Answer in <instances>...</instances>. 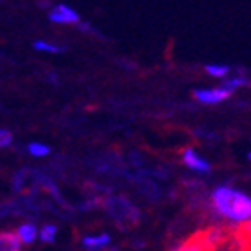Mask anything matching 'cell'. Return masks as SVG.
Masks as SVG:
<instances>
[{
    "label": "cell",
    "mask_w": 251,
    "mask_h": 251,
    "mask_svg": "<svg viewBox=\"0 0 251 251\" xmlns=\"http://www.w3.org/2000/svg\"><path fill=\"white\" fill-rule=\"evenodd\" d=\"M212 204L217 214L230 219L237 226L250 225L251 199L246 194L233 190L230 187H219L212 194Z\"/></svg>",
    "instance_id": "cell-1"
},
{
    "label": "cell",
    "mask_w": 251,
    "mask_h": 251,
    "mask_svg": "<svg viewBox=\"0 0 251 251\" xmlns=\"http://www.w3.org/2000/svg\"><path fill=\"white\" fill-rule=\"evenodd\" d=\"M104 208L111 219L121 226H133L140 221V210L124 196H111L104 201Z\"/></svg>",
    "instance_id": "cell-2"
},
{
    "label": "cell",
    "mask_w": 251,
    "mask_h": 251,
    "mask_svg": "<svg viewBox=\"0 0 251 251\" xmlns=\"http://www.w3.org/2000/svg\"><path fill=\"white\" fill-rule=\"evenodd\" d=\"M230 92L225 90L223 86L219 88H208V90H196L194 92V97L199 100V102H204V104H217L221 100H225L230 97Z\"/></svg>",
    "instance_id": "cell-3"
},
{
    "label": "cell",
    "mask_w": 251,
    "mask_h": 251,
    "mask_svg": "<svg viewBox=\"0 0 251 251\" xmlns=\"http://www.w3.org/2000/svg\"><path fill=\"white\" fill-rule=\"evenodd\" d=\"M49 18H50V22H54V24H61V25H65V24H75V22H79L77 13H75L72 7H68V5H65V4L56 5V7L50 11Z\"/></svg>",
    "instance_id": "cell-4"
},
{
    "label": "cell",
    "mask_w": 251,
    "mask_h": 251,
    "mask_svg": "<svg viewBox=\"0 0 251 251\" xmlns=\"http://www.w3.org/2000/svg\"><path fill=\"white\" fill-rule=\"evenodd\" d=\"M176 251H212V246L206 241L204 231H199V233L192 235L190 239H187Z\"/></svg>",
    "instance_id": "cell-5"
},
{
    "label": "cell",
    "mask_w": 251,
    "mask_h": 251,
    "mask_svg": "<svg viewBox=\"0 0 251 251\" xmlns=\"http://www.w3.org/2000/svg\"><path fill=\"white\" fill-rule=\"evenodd\" d=\"M183 163L187 167H190L192 171H198V173H210V165L206 160H203L201 156H198V152L194 149H185L183 151Z\"/></svg>",
    "instance_id": "cell-6"
},
{
    "label": "cell",
    "mask_w": 251,
    "mask_h": 251,
    "mask_svg": "<svg viewBox=\"0 0 251 251\" xmlns=\"http://www.w3.org/2000/svg\"><path fill=\"white\" fill-rule=\"evenodd\" d=\"M0 251H22L16 231H0Z\"/></svg>",
    "instance_id": "cell-7"
},
{
    "label": "cell",
    "mask_w": 251,
    "mask_h": 251,
    "mask_svg": "<svg viewBox=\"0 0 251 251\" xmlns=\"http://www.w3.org/2000/svg\"><path fill=\"white\" fill-rule=\"evenodd\" d=\"M108 244H110V235L108 233H102V235H97V237L88 235L83 239V246L90 251H99L104 246H108Z\"/></svg>",
    "instance_id": "cell-8"
},
{
    "label": "cell",
    "mask_w": 251,
    "mask_h": 251,
    "mask_svg": "<svg viewBox=\"0 0 251 251\" xmlns=\"http://www.w3.org/2000/svg\"><path fill=\"white\" fill-rule=\"evenodd\" d=\"M16 235L20 239L22 244H32V242L36 241V226L32 225V223H25V225H22L18 230H16Z\"/></svg>",
    "instance_id": "cell-9"
},
{
    "label": "cell",
    "mask_w": 251,
    "mask_h": 251,
    "mask_svg": "<svg viewBox=\"0 0 251 251\" xmlns=\"http://www.w3.org/2000/svg\"><path fill=\"white\" fill-rule=\"evenodd\" d=\"M56 235H58V226L56 225H45L40 231V239L43 242H54Z\"/></svg>",
    "instance_id": "cell-10"
},
{
    "label": "cell",
    "mask_w": 251,
    "mask_h": 251,
    "mask_svg": "<svg viewBox=\"0 0 251 251\" xmlns=\"http://www.w3.org/2000/svg\"><path fill=\"white\" fill-rule=\"evenodd\" d=\"M29 152H31L32 156H36V158H43V156H47L49 152H50V149H49L45 144H38V142H32V144H29Z\"/></svg>",
    "instance_id": "cell-11"
},
{
    "label": "cell",
    "mask_w": 251,
    "mask_h": 251,
    "mask_svg": "<svg viewBox=\"0 0 251 251\" xmlns=\"http://www.w3.org/2000/svg\"><path fill=\"white\" fill-rule=\"evenodd\" d=\"M204 70H206L210 75H214V77H225L230 68L226 67V65H206Z\"/></svg>",
    "instance_id": "cell-12"
},
{
    "label": "cell",
    "mask_w": 251,
    "mask_h": 251,
    "mask_svg": "<svg viewBox=\"0 0 251 251\" xmlns=\"http://www.w3.org/2000/svg\"><path fill=\"white\" fill-rule=\"evenodd\" d=\"M34 49H36V50H40V52H50V54H58V52H61V47L50 45V43L42 42V40L34 43Z\"/></svg>",
    "instance_id": "cell-13"
},
{
    "label": "cell",
    "mask_w": 251,
    "mask_h": 251,
    "mask_svg": "<svg viewBox=\"0 0 251 251\" xmlns=\"http://www.w3.org/2000/svg\"><path fill=\"white\" fill-rule=\"evenodd\" d=\"M244 84H248V81L244 77H235V79H230V81H226L225 84H223V88L228 90V92H233L235 88H239V86H244Z\"/></svg>",
    "instance_id": "cell-14"
},
{
    "label": "cell",
    "mask_w": 251,
    "mask_h": 251,
    "mask_svg": "<svg viewBox=\"0 0 251 251\" xmlns=\"http://www.w3.org/2000/svg\"><path fill=\"white\" fill-rule=\"evenodd\" d=\"M11 142H13V135H11L9 131L0 129V147L11 146Z\"/></svg>",
    "instance_id": "cell-15"
},
{
    "label": "cell",
    "mask_w": 251,
    "mask_h": 251,
    "mask_svg": "<svg viewBox=\"0 0 251 251\" xmlns=\"http://www.w3.org/2000/svg\"><path fill=\"white\" fill-rule=\"evenodd\" d=\"M13 212V204L11 203H0V219L5 217V215H9Z\"/></svg>",
    "instance_id": "cell-16"
}]
</instances>
